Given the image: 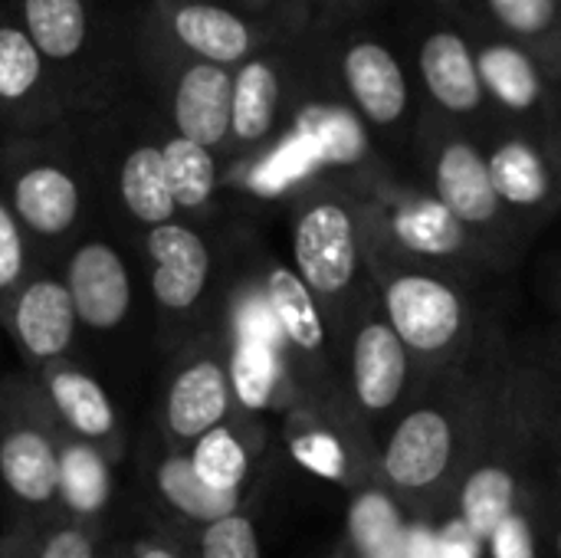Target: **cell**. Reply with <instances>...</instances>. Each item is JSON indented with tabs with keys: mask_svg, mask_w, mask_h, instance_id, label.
Instances as JSON below:
<instances>
[{
	"mask_svg": "<svg viewBox=\"0 0 561 558\" xmlns=\"http://www.w3.org/2000/svg\"><path fill=\"white\" fill-rule=\"evenodd\" d=\"M46 59L72 118L95 115L141 89V7L108 0H7Z\"/></svg>",
	"mask_w": 561,
	"mask_h": 558,
	"instance_id": "obj_1",
	"label": "cell"
},
{
	"mask_svg": "<svg viewBox=\"0 0 561 558\" xmlns=\"http://www.w3.org/2000/svg\"><path fill=\"white\" fill-rule=\"evenodd\" d=\"M0 197L20 220L36 266H59L62 253L95 224V187L82 141V118L0 141Z\"/></svg>",
	"mask_w": 561,
	"mask_h": 558,
	"instance_id": "obj_2",
	"label": "cell"
},
{
	"mask_svg": "<svg viewBox=\"0 0 561 558\" xmlns=\"http://www.w3.org/2000/svg\"><path fill=\"white\" fill-rule=\"evenodd\" d=\"M82 141L95 204L105 207L115 224L141 237L145 230L178 220L164 174L161 122L141 89L95 115H85Z\"/></svg>",
	"mask_w": 561,
	"mask_h": 558,
	"instance_id": "obj_3",
	"label": "cell"
},
{
	"mask_svg": "<svg viewBox=\"0 0 561 558\" xmlns=\"http://www.w3.org/2000/svg\"><path fill=\"white\" fill-rule=\"evenodd\" d=\"M158 342L174 352L224 322V257L207 227L171 220L138 237Z\"/></svg>",
	"mask_w": 561,
	"mask_h": 558,
	"instance_id": "obj_4",
	"label": "cell"
},
{
	"mask_svg": "<svg viewBox=\"0 0 561 558\" xmlns=\"http://www.w3.org/2000/svg\"><path fill=\"white\" fill-rule=\"evenodd\" d=\"M0 487L10 526L39 533L59 516V424L26 372L0 378Z\"/></svg>",
	"mask_w": 561,
	"mask_h": 558,
	"instance_id": "obj_5",
	"label": "cell"
},
{
	"mask_svg": "<svg viewBox=\"0 0 561 558\" xmlns=\"http://www.w3.org/2000/svg\"><path fill=\"white\" fill-rule=\"evenodd\" d=\"M141 92L158 118L181 138L204 145L220 161L230 151L233 69L164 49L141 36L138 23Z\"/></svg>",
	"mask_w": 561,
	"mask_h": 558,
	"instance_id": "obj_6",
	"label": "cell"
},
{
	"mask_svg": "<svg viewBox=\"0 0 561 558\" xmlns=\"http://www.w3.org/2000/svg\"><path fill=\"white\" fill-rule=\"evenodd\" d=\"M237 414L240 411L227 365V332L220 322L168 352L154 428L171 447L187 454L204 434L230 424Z\"/></svg>",
	"mask_w": 561,
	"mask_h": 558,
	"instance_id": "obj_7",
	"label": "cell"
},
{
	"mask_svg": "<svg viewBox=\"0 0 561 558\" xmlns=\"http://www.w3.org/2000/svg\"><path fill=\"white\" fill-rule=\"evenodd\" d=\"M141 36L224 69H237L270 46L266 20L237 0H145Z\"/></svg>",
	"mask_w": 561,
	"mask_h": 558,
	"instance_id": "obj_8",
	"label": "cell"
},
{
	"mask_svg": "<svg viewBox=\"0 0 561 558\" xmlns=\"http://www.w3.org/2000/svg\"><path fill=\"white\" fill-rule=\"evenodd\" d=\"M59 273L76 306L79 329L112 339L135 322L138 289L128 247L102 227H89L59 260Z\"/></svg>",
	"mask_w": 561,
	"mask_h": 558,
	"instance_id": "obj_9",
	"label": "cell"
},
{
	"mask_svg": "<svg viewBox=\"0 0 561 558\" xmlns=\"http://www.w3.org/2000/svg\"><path fill=\"white\" fill-rule=\"evenodd\" d=\"M72 122L59 86L23 30L20 16L0 0V128L3 138L36 135Z\"/></svg>",
	"mask_w": 561,
	"mask_h": 558,
	"instance_id": "obj_10",
	"label": "cell"
},
{
	"mask_svg": "<svg viewBox=\"0 0 561 558\" xmlns=\"http://www.w3.org/2000/svg\"><path fill=\"white\" fill-rule=\"evenodd\" d=\"M362 266L352 210L335 197H312L293 217V270L319 299L335 306L348 296Z\"/></svg>",
	"mask_w": 561,
	"mask_h": 558,
	"instance_id": "obj_11",
	"label": "cell"
},
{
	"mask_svg": "<svg viewBox=\"0 0 561 558\" xmlns=\"http://www.w3.org/2000/svg\"><path fill=\"white\" fill-rule=\"evenodd\" d=\"M0 329L16 345L26 372L49 362L76 358L82 329L59 266H33V273L7 303Z\"/></svg>",
	"mask_w": 561,
	"mask_h": 558,
	"instance_id": "obj_12",
	"label": "cell"
},
{
	"mask_svg": "<svg viewBox=\"0 0 561 558\" xmlns=\"http://www.w3.org/2000/svg\"><path fill=\"white\" fill-rule=\"evenodd\" d=\"M26 375L66 434L92 444L112 464H118L128 454V431L115 411L112 395L85 365H79V358L49 362Z\"/></svg>",
	"mask_w": 561,
	"mask_h": 558,
	"instance_id": "obj_13",
	"label": "cell"
},
{
	"mask_svg": "<svg viewBox=\"0 0 561 558\" xmlns=\"http://www.w3.org/2000/svg\"><path fill=\"white\" fill-rule=\"evenodd\" d=\"M138 470L141 483L151 493L154 506L168 516V529L181 536V526H187V539L237 510H243L240 493H217L210 490L191 467V457L178 447H171L161 434L158 441L148 437L138 451Z\"/></svg>",
	"mask_w": 561,
	"mask_h": 558,
	"instance_id": "obj_14",
	"label": "cell"
},
{
	"mask_svg": "<svg viewBox=\"0 0 561 558\" xmlns=\"http://www.w3.org/2000/svg\"><path fill=\"white\" fill-rule=\"evenodd\" d=\"M388 326L414 352H440L463 326V303L434 276L404 273L385 286Z\"/></svg>",
	"mask_w": 561,
	"mask_h": 558,
	"instance_id": "obj_15",
	"label": "cell"
},
{
	"mask_svg": "<svg viewBox=\"0 0 561 558\" xmlns=\"http://www.w3.org/2000/svg\"><path fill=\"white\" fill-rule=\"evenodd\" d=\"M283 99H286V79H283V66L270 46L233 69V109H230L227 161L253 155V151L270 145V138L279 128Z\"/></svg>",
	"mask_w": 561,
	"mask_h": 558,
	"instance_id": "obj_16",
	"label": "cell"
},
{
	"mask_svg": "<svg viewBox=\"0 0 561 558\" xmlns=\"http://www.w3.org/2000/svg\"><path fill=\"white\" fill-rule=\"evenodd\" d=\"M266 309L279 329L283 339V352H286V372H293V365H316L325 355V316L319 299L309 293V286L299 280V273L286 263L266 260V266L256 270ZM293 385V382H289Z\"/></svg>",
	"mask_w": 561,
	"mask_h": 558,
	"instance_id": "obj_17",
	"label": "cell"
},
{
	"mask_svg": "<svg viewBox=\"0 0 561 558\" xmlns=\"http://www.w3.org/2000/svg\"><path fill=\"white\" fill-rule=\"evenodd\" d=\"M352 395L362 411L381 414L394 408L408 385V345L388 326V319H368L358 326L348 352Z\"/></svg>",
	"mask_w": 561,
	"mask_h": 558,
	"instance_id": "obj_18",
	"label": "cell"
},
{
	"mask_svg": "<svg viewBox=\"0 0 561 558\" xmlns=\"http://www.w3.org/2000/svg\"><path fill=\"white\" fill-rule=\"evenodd\" d=\"M450 457H454L450 421L434 408H421L411 411L394 428L385 447V477L398 490H424L444 477Z\"/></svg>",
	"mask_w": 561,
	"mask_h": 558,
	"instance_id": "obj_19",
	"label": "cell"
},
{
	"mask_svg": "<svg viewBox=\"0 0 561 558\" xmlns=\"http://www.w3.org/2000/svg\"><path fill=\"white\" fill-rule=\"evenodd\" d=\"M161 155H164V174L178 217L197 227H210V220L217 217L224 161L204 145L174 135L164 122H161Z\"/></svg>",
	"mask_w": 561,
	"mask_h": 558,
	"instance_id": "obj_20",
	"label": "cell"
},
{
	"mask_svg": "<svg viewBox=\"0 0 561 558\" xmlns=\"http://www.w3.org/2000/svg\"><path fill=\"white\" fill-rule=\"evenodd\" d=\"M342 79L362 115L375 125H394L408 109V82L398 59L371 39L352 43L342 56Z\"/></svg>",
	"mask_w": 561,
	"mask_h": 558,
	"instance_id": "obj_21",
	"label": "cell"
},
{
	"mask_svg": "<svg viewBox=\"0 0 561 558\" xmlns=\"http://www.w3.org/2000/svg\"><path fill=\"white\" fill-rule=\"evenodd\" d=\"M115 497V464L59 428V516L102 523Z\"/></svg>",
	"mask_w": 561,
	"mask_h": 558,
	"instance_id": "obj_22",
	"label": "cell"
},
{
	"mask_svg": "<svg viewBox=\"0 0 561 558\" xmlns=\"http://www.w3.org/2000/svg\"><path fill=\"white\" fill-rule=\"evenodd\" d=\"M437 201L460 224H486L496 217L500 197L493 191L490 164L473 145L454 141L444 148L437 161Z\"/></svg>",
	"mask_w": 561,
	"mask_h": 558,
	"instance_id": "obj_23",
	"label": "cell"
},
{
	"mask_svg": "<svg viewBox=\"0 0 561 558\" xmlns=\"http://www.w3.org/2000/svg\"><path fill=\"white\" fill-rule=\"evenodd\" d=\"M421 72L431 95L450 112H473L483 102V82L470 46L457 33H434L421 49Z\"/></svg>",
	"mask_w": 561,
	"mask_h": 558,
	"instance_id": "obj_24",
	"label": "cell"
},
{
	"mask_svg": "<svg viewBox=\"0 0 561 558\" xmlns=\"http://www.w3.org/2000/svg\"><path fill=\"white\" fill-rule=\"evenodd\" d=\"M253 447L256 437L250 431V421L237 414L230 424L204 434L191 451V467L194 474L217 493H240L243 483L250 480V464H253Z\"/></svg>",
	"mask_w": 561,
	"mask_h": 558,
	"instance_id": "obj_25",
	"label": "cell"
},
{
	"mask_svg": "<svg viewBox=\"0 0 561 558\" xmlns=\"http://www.w3.org/2000/svg\"><path fill=\"white\" fill-rule=\"evenodd\" d=\"M463 523L477 539H490L500 523L516 513V480L503 467H480L460 493Z\"/></svg>",
	"mask_w": 561,
	"mask_h": 558,
	"instance_id": "obj_26",
	"label": "cell"
},
{
	"mask_svg": "<svg viewBox=\"0 0 561 558\" xmlns=\"http://www.w3.org/2000/svg\"><path fill=\"white\" fill-rule=\"evenodd\" d=\"M348 526L362 558H408V533L388 497L362 493L348 513Z\"/></svg>",
	"mask_w": 561,
	"mask_h": 558,
	"instance_id": "obj_27",
	"label": "cell"
},
{
	"mask_svg": "<svg viewBox=\"0 0 561 558\" xmlns=\"http://www.w3.org/2000/svg\"><path fill=\"white\" fill-rule=\"evenodd\" d=\"M398 240L424 257H447L463 247V224L440 201H414L394 217Z\"/></svg>",
	"mask_w": 561,
	"mask_h": 558,
	"instance_id": "obj_28",
	"label": "cell"
},
{
	"mask_svg": "<svg viewBox=\"0 0 561 558\" xmlns=\"http://www.w3.org/2000/svg\"><path fill=\"white\" fill-rule=\"evenodd\" d=\"M486 164L500 201H510L516 207H533L549 191V174L542 158L523 141H506L503 148H496V155Z\"/></svg>",
	"mask_w": 561,
	"mask_h": 558,
	"instance_id": "obj_29",
	"label": "cell"
},
{
	"mask_svg": "<svg viewBox=\"0 0 561 558\" xmlns=\"http://www.w3.org/2000/svg\"><path fill=\"white\" fill-rule=\"evenodd\" d=\"M477 69H480V82H486L490 92L510 109H529L539 99V89H542L539 72L519 49L493 46L483 53Z\"/></svg>",
	"mask_w": 561,
	"mask_h": 558,
	"instance_id": "obj_30",
	"label": "cell"
},
{
	"mask_svg": "<svg viewBox=\"0 0 561 558\" xmlns=\"http://www.w3.org/2000/svg\"><path fill=\"white\" fill-rule=\"evenodd\" d=\"M187 549L194 558H263L256 526L243 510H237L210 526H201L187 539Z\"/></svg>",
	"mask_w": 561,
	"mask_h": 558,
	"instance_id": "obj_31",
	"label": "cell"
},
{
	"mask_svg": "<svg viewBox=\"0 0 561 558\" xmlns=\"http://www.w3.org/2000/svg\"><path fill=\"white\" fill-rule=\"evenodd\" d=\"M102 543H105L102 523L56 516L36 533V558H102L105 556Z\"/></svg>",
	"mask_w": 561,
	"mask_h": 558,
	"instance_id": "obj_32",
	"label": "cell"
},
{
	"mask_svg": "<svg viewBox=\"0 0 561 558\" xmlns=\"http://www.w3.org/2000/svg\"><path fill=\"white\" fill-rule=\"evenodd\" d=\"M33 266H36L33 247H30L20 220L0 197V316L7 309V303L13 299V293L20 289V283L33 273Z\"/></svg>",
	"mask_w": 561,
	"mask_h": 558,
	"instance_id": "obj_33",
	"label": "cell"
},
{
	"mask_svg": "<svg viewBox=\"0 0 561 558\" xmlns=\"http://www.w3.org/2000/svg\"><path fill=\"white\" fill-rule=\"evenodd\" d=\"M493 13L516 33H542L556 20V0H490Z\"/></svg>",
	"mask_w": 561,
	"mask_h": 558,
	"instance_id": "obj_34",
	"label": "cell"
},
{
	"mask_svg": "<svg viewBox=\"0 0 561 558\" xmlns=\"http://www.w3.org/2000/svg\"><path fill=\"white\" fill-rule=\"evenodd\" d=\"M122 549L125 558H194L187 539L168 526H148V533H138L135 539L122 543Z\"/></svg>",
	"mask_w": 561,
	"mask_h": 558,
	"instance_id": "obj_35",
	"label": "cell"
},
{
	"mask_svg": "<svg viewBox=\"0 0 561 558\" xmlns=\"http://www.w3.org/2000/svg\"><path fill=\"white\" fill-rule=\"evenodd\" d=\"M293 451H296V457H299L309 470H316V474H322V477H339V474H342V451H339V444H335L329 434H322V431L299 434V437L293 441Z\"/></svg>",
	"mask_w": 561,
	"mask_h": 558,
	"instance_id": "obj_36",
	"label": "cell"
},
{
	"mask_svg": "<svg viewBox=\"0 0 561 558\" xmlns=\"http://www.w3.org/2000/svg\"><path fill=\"white\" fill-rule=\"evenodd\" d=\"M490 546H493V558H536L533 529L519 513H513L506 523L496 526V533L490 536Z\"/></svg>",
	"mask_w": 561,
	"mask_h": 558,
	"instance_id": "obj_37",
	"label": "cell"
},
{
	"mask_svg": "<svg viewBox=\"0 0 561 558\" xmlns=\"http://www.w3.org/2000/svg\"><path fill=\"white\" fill-rule=\"evenodd\" d=\"M0 558H36V533L10 526L0 536Z\"/></svg>",
	"mask_w": 561,
	"mask_h": 558,
	"instance_id": "obj_38",
	"label": "cell"
},
{
	"mask_svg": "<svg viewBox=\"0 0 561 558\" xmlns=\"http://www.w3.org/2000/svg\"><path fill=\"white\" fill-rule=\"evenodd\" d=\"M247 13H253V16H260V20H266V13H270V7L276 3V0H237Z\"/></svg>",
	"mask_w": 561,
	"mask_h": 558,
	"instance_id": "obj_39",
	"label": "cell"
},
{
	"mask_svg": "<svg viewBox=\"0 0 561 558\" xmlns=\"http://www.w3.org/2000/svg\"><path fill=\"white\" fill-rule=\"evenodd\" d=\"M112 553H115V558H125V549H122V543H118V546H112Z\"/></svg>",
	"mask_w": 561,
	"mask_h": 558,
	"instance_id": "obj_40",
	"label": "cell"
},
{
	"mask_svg": "<svg viewBox=\"0 0 561 558\" xmlns=\"http://www.w3.org/2000/svg\"><path fill=\"white\" fill-rule=\"evenodd\" d=\"M108 3H125V0H108ZM131 3L138 7V3H145V0H131Z\"/></svg>",
	"mask_w": 561,
	"mask_h": 558,
	"instance_id": "obj_41",
	"label": "cell"
},
{
	"mask_svg": "<svg viewBox=\"0 0 561 558\" xmlns=\"http://www.w3.org/2000/svg\"><path fill=\"white\" fill-rule=\"evenodd\" d=\"M102 558H115V553H112V549H105V556Z\"/></svg>",
	"mask_w": 561,
	"mask_h": 558,
	"instance_id": "obj_42",
	"label": "cell"
},
{
	"mask_svg": "<svg viewBox=\"0 0 561 558\" xmlns=\"http://www.w3.org/2000/svg\"><path fill=\"white\" fill-rule=\"evenodd\" d=\"M559 556H561V533H559Z\"/></svg>",
	"mask_w": 561,
	"mask_h": 558,
	"instance_id": "obj_43",
	"label": "cell"
},
{
	"mask_svg": "<svg viewBox=\"0 0 561 558\" xmlns=\"http://www.w3.org/2000/svg\"><path fill=\"white\" fill-rule=\"evenodd\" d=\"M0 141H3V128H0Z\"/></svg>",
	"mask_w": 561,
	"mask_h": 558,
	"instance_id": "obj_44",
	"label": "cell"
}]
</instances>
